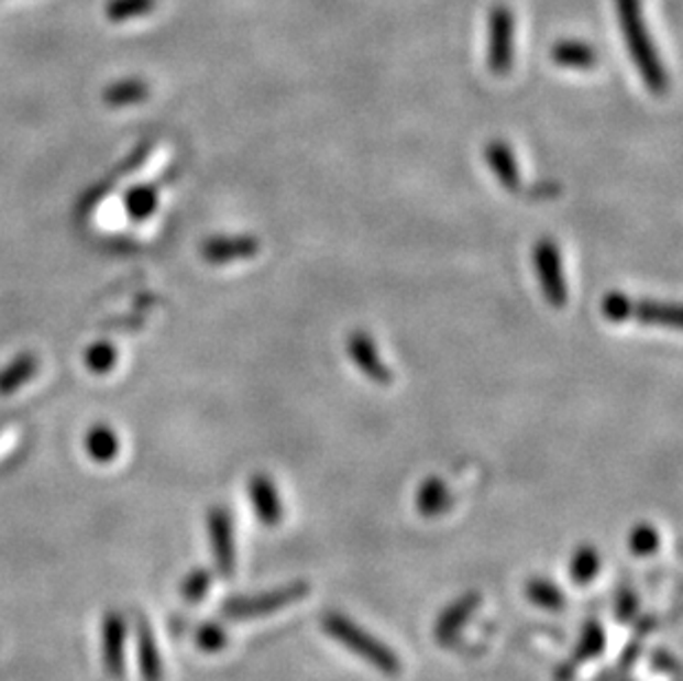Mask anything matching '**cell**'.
<instances>
[{"label":"cell","instance_id":"cell-1","mask_svg":"<svg viewBox=\"0 0 683 681\" xmlns=\"http://www.w3.org/2000/svg\"><path fill=\"white\" fill-rule=\"evenodd\" d=\"M617 17L626 50L635 63L641 83L654 96H665L670 89L668 72L659 58V52L650 39L641 14V0H617Z\"/></svg>","mask_w":683,"mask_h":681},{"label":"cell","instance_id":"cell-2","mask_svg":"<svg viewBox=\"0 0 683 681\" xmlns=\"http://www.w3.org/2000/svg\"><path fill=\"white\" fill-rule=\"evenodd\" d=\"M323 630L339 641L343 648L367 661L372 668L381 670L387 677H396L403 670L400 657L381 639H376L372 633H367L363 626H359L352 617L343 613H326L321 619Z\"/></svg>","mask_w":683,"mask_h":681},{"label":"cell","instance_id":"cell-3","mask_svg":"<svg viewBox=\"0 0 683 681\" xmlns=\"http://www.w3.org/2000/svg\"><path fill=\"white\" fill-rule=\"evenodd\" d=\"M533 273L540 284V293L547 299V304L555 310H562L569 304V284L564 273V260L562 251L551 238H542L533 244L531 253Z\"/></svg>","mask_w":683,"mask_h":681},{"label":"cell","instance_id":"cell-4","mask_svg":"<svg viewBox=\"0 0 683 681\" xmlns=\"http://www.w3.org/2000/svg\"><path fill=\"white\" fill-rule=\"evenodd\" d=\"M308 593H310L308 582H290L286 586H279L275 591H266L260 595H244V597L228 600L221 613L231 619H255V617L284 611L293 606L295 602L304 600Z\"/></svg>","mask_w":683,"mask_h":681},{"label":"cell","instance_id":"cell-5","mask_svg":"<svg viewBox=\"0 0 683 681\" xmlns=\"http://www.w3.org/2000/svg\"><path fill=\"white\" fill-rule=\"evenodd\" d=\"M487 34V67L494 76H509L516 61V19L507 6L492 10Z\"/></svg>","mask_w":683,"mask_h":681},{"label":"cell","instance_id":"cell-6","mask_svg":"<svg viewBox=\"0 0 683 681\" xmlns=\"http://www.w3.org/2000/svg\"><path fill=\"white\" fill-rule=\"evenodd\" d=\"M345 350H348L350 361L354 363V367L361 372L363 378H367L374 385H383V387L392 385L394 372L385 363V359L381 356L378 345L370 332H365V330L350 332V337L345 341Z\"/></svg>","mask_w":683,"mask_h":681},{"label":"cell","instance_id":"cell-7","mask_svg":"<svg viewBox=\"0 0 683 681\" xmlns=\"http://www.w3.org/2000/svg\"><path fill=\"white\" fill-rule=\"evenodd\" d=\"M262 253V242L255 235H214L201 242L199 257L210 266H225L255 260Z\"/></svg>","mask_w":683,"mask_h":681},{"label":"cell","instance_id":"cell-8","mask_svg":"<svg viewBox=\"0 0 683 681\" xmlns=\"http://www.w3.org/2000/svg\"><path fill=\"white\" fill-rule=\"evenodd\" d=\"M208 534H210V547H212V558L223 578H233L238 556H235V529H233V518L228 514L225 507H212L208 512Z\"/></svg>","mask_w":683,"mask_h":681},{"label":"cell","instance_id":"cell-9","mask_svg":"<svg viewBox=\"0 0 683 681\" xmlns=\"http://www.w3.org/2000/svg\"><path fill=\"white\" fill-rule=\"evenodd\" d=\"M483 602V595L478 591H470L461 595L459 600H453L436 619L433 624V637L438 644H451L455 637L461 635V630L467 626L470 617L478 611Z\"/></svg>","mask_w":683,"mask_h":681},{"label":"cell","instance_id":"cell-10","mask_svg":"<svg viewBox=\"0 0 683 681\" xmlns=\"http://www.w3.org/2000/svg\"><path fill=\"white\" fill-rule=\"evenodd\" d=\"M124 639H126L124 617L115 611H109L102 619V661L107 674L113 681H122L124 677Z\"/></svg>","mask_w":683,"mask_h":681},{"label":"cell","instance_id":"cell-11","mask_svg":"<svg viewBox=\"0 0 683 681\" xmlns=\"http://www.w3.org/2000/svg\"><path fill=\"white\" fill-rule=\"evenodd\" d=\"M249 498L257 520L266 527H277L284 520V501L268 474H255L249 483Z\"/></svg>","mask_w":683,"mask_h":681},{"label":"cell","instance_id":"cell-12","mask_svg":"<svg viewBox=\"0 0 683 681\" xmlns=\"http://www.w3.org/2000/svg\"><path fill=\"white\" fill-rule=\"evenodd\" d=\"M604 648H606V633H604V626H602L597 619H588V622L584 624V628H582V635H580L577 646L573 648L571 657H569L562 666H558V670H555V681H571L573 674H575V670H577L582 663H586V661L599 657Z\"/></svg>","mask_w":683,"mask_h":681},{"label":"cell","instance_id":"cell-13","mask_svg":"<svg viewBox=\"0 0 683 681\" xmlns=\"http://www.w3.org/2000/svg\"><path fill=\"white\" fill-rule=\"evenodd\" d=\"M483 157L505 190L518 193L522 188V175H520L518 157H516L514 149L509 146V142H505V140L487 142Z\"/></svg>","mask_w":683,"mask_h":681},{"label":"cell","instance_id":"cell-14","mask_svg":"<svg viewBox=\"0 0 683 681\" xmlns=\"http://www.w3.org/2000/svg\"><path fill=\"white\" fill-rule=\"evenodd\" d=\"M635 319L641 326L652 328H681V308L676 304H663V301H650V299H635L630 297L628 304V321Z\"/></svg>","mask_w":683,"mask_h":681},{"label":"cell","instance_id":"cell-15","mask_svg":"<svg viewBox=\"0 0 683 681\" xmlns=\"http://www.w3.org/2000/svg\"><path fill=\"white\" fill-rule=\"evenodd\" d=\"M451 492L440 476H427L416 490V509L422 518H440L451 507Z\"/></svg>","mask_w":683,"mask_h":681},{"label":"cell","instance_id":"cell-16","mask_svg":"<svg viewBox=\"0 0 683 681\" xmlns=\"http://www.w3.org/2000/svg\"><path fill=\"white\" fill-rule=\"evenodd\" d=\"M137 657H140V672L144 681H162L164 677V663L162 655L155 641V633L151 624L140 617L137 622Z\"/></svg>","mask_w":683,"mask_h":681},{"label":"cell","instance_id":"cell-17","mask_svg":"<svg viewBox=\"0 0 683 681\" xmlns=\"http://www.w3.org/2000/svg\"><path fill=\"white\" fill-rule=\"evenodd\" d=\"M551 61L564 69L588 72L597 67V52L584 41H560L551 47Z\"/></svg>","mask_w":683,"mask_h":681},{"label":"cell","instance_id":"cell-18","mask_svg":"<svg viewBox=\"0 0 683 681\" xmlns=\"http://www.w3.org/2000/svg\"><path fill=\"white\" fill-rule=\"evenodd\" d=\"M38 372V359L32 352L19 354L0 370V396L16 394L23 385H27Z\"/></svg>","mask_w":683,"mask_h":681},{"label":"cell","instance_id":"cell-19","mask_svg":"<svg viewBox=\"0 0 683 681\" xmlns=\"http://www.w3.org/2000/svg\"><path fill=\"white\" fill-rule=\"evenodd\" d=\"M85 447L96 463L107 465L120 453V436L109 425H93L85 436Z\"/></svg>","mask_w":683,"mask_h":681},{"label":"cell","instance_id":"cell-20","mask_svg":"<svg viewBox=\"0 0 683 681\" xmlns=\"http://www.w3.org/2000/svg\"><path fill=\"white\" fill-rule=\"evenodd\" d=\"M602 569V556L593 545H580L569 560V575L575 584H591Z\"/></svg>","mask_w":683,"mask_h":681},{"label":"cell","instance_id":"cell-21","mask_svg":"<svg viewBox=\"0 0 683 681\" xmlns=\"http://www.w3.org/2000/svg\"><path fill=\"white\" fill-rule=\"evenodd\" d=\"M525 593L531 604L547 611H562L566 606V593L549 578H531L525 586Z\"/></svg>","mask_w":683,"mask_h":681},{"label":"cell","instance_id":"cell-22","mask_svg":"<svg viewBox=\"0 0 683 681\" xmlns=\"http://www.w3.org/2000/svg\"><path fill=\"white\" fill-rule=\"evenodd\" d=\"M148 98V85L142 78H124L104 89V102L111 107H131Z\"/></svg>","mask_w":683,"mask_h":681},{"label":"cell","instance_id":"cell-23","mask_svg":"<svg viewBox=\"0 0 683 681\" xmlns=\"http://www.w3.org/2000/svg\"><path fill=\"white\" fill-rule=\"evenodd\" d=\"M157 206H159V190L155 186H148V184L131 188L124 197V208H126L129 217L135 221L148 219L157 210Z\"/></svg>","mask_w":683,"mask_h":681},{"label":"cell","instance_id":"cell-24","mask_svg":"<svg viewBox=\"0 0 683 681\" xmlns=\"http://www.w3.org/2000/svg\"><path fill=\"white\" fill-rule=\"evenodd\" d=\"M157 0H109L104 14L111 23H129L155 10Z\"/></svg>","mask_w":683,"mask_h":681},{"label":"cell","instance_id":"cell-25","mask_svg":"<svg viewBox=\"0 0 683 681\" xmlns=\"http://www.w3.org/2000/svg\"><path fill=\"white\" fill-rule=\"evenodd\" d=\"M628 551L637 558H648L652 553H657L659 545H661V536L657 531L654 525L650 523H637L630 531H628Z\"/></svg>","mask_w":683,"mask_h":681},{"label":"cell","instance_id":"cell-26","mask_svg":"<svg viewBox=\"0 0 683 681\" xmlns=\"http://www.w3.org/2000/svg\"><path fill=\"white\" fill-rule=\"evenodd\" d=\"M210 584H212V573L203 567H197L192 569L184 580H181V586H179V593L186 602L190 604H197L201 602L208 591H210Z\"/></svg>","mask_w":683,"mask_h":681},{"label":"cell","instance_id":"cell-27","mask_svg":"<svg viewBox=\"0 0 683 681\" xmlns=\"http://www.w3.org/2000/svg\"><path fill=\"white\" fill-rule=\"evenodd\" d=\"M85 363H87V367H89L91 372H96V374H107V372H111V370L115 367V363H118V352H115V348H113L111 343L98 341V343H93V345L87 348V352H85Z\"/></svg>","mask_w":683,"mask_h":681},{"label":"cell","instance_id":"cell-28","mask_svg":"<svg viewBox=\"0 0 683 681\" xmlns=\"http://www.w3.org/2000/svg\"><path fill=\"white\" fill-rule=\"evenodd\" d=\"M195 644L203 652H219L228 646V633L217 622H206L195 630Z\"/></svg>","mask_w":683,"mask_h":681},{"label":"cell","instance_id":"cell-29","mask_svg":"<svg viewBox=\"0 0 683 681\" xmlns=\"http://www.w3.org/2000/svg\"><path fill=\"white\" fill-rule=\"evenodd\" d=\"M637 613H639V597H637V593L632 589H621L617 593V600H615V615H617V619L628 624V622H632L637 617Z\"/></svg>","mask_w":683,"mask_h":681}]
</instances>
